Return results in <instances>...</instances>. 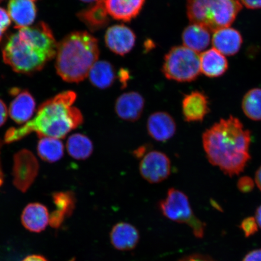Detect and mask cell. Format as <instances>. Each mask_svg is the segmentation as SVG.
I'll use <instances>...</instances> for the list:
<instances>
[{
	"label": "cell",
	"instance_id": "1",
	"mask_svg": "<svg viewBox=\"0 0 261 261\" xmlns=\"http://www.w3.org/2000/svg\"><path fill=\"white\" fill-rule=\"evenodd\" d=\"M202 140L208 162L230 177L243 172L250 161L251 133L236 117L214 124Z\"/></svg>",
	"mask_w": 261,
	"mask_h": 261
},
{
	"label": "cell",
	"instance_id": "2",
	"mask_svg": "<svg viewBox=\"0 0 261 261\" xmlns=\"http://www.w3.org/2000/svg\"><path fill=\"white\" fill-rule=\"evenodd\" d=\"M76 97L74 91H66L45 101L39 107L34 119L18 128L8 130L6 143L18 141L33 132L37 133L40 138H64L84 122L83 114L73 106Z\"/></svg>",
	"mask_w": 261,
	"mask_h": 261
},
{
	"label": "cell",
	"instance_id": "3",
	"mask_svg": "<svg viewBox=\"0 0 261 261\" xmlns=\"http://www.w3.org/2000/svg\"><path fill=\"white\" fill-rule=\"evenodd\" d=\"M58 43L44 22L18 29L9 36L3 48V59L15 72L31 74L44 68L56 57Z\"/></svg>",
	"mask_w": 261,
	"mask_h": 261
},
{
	"label": "cell",
	"instance_id": "4",
	"mask_svg": "<svg viewBox=\"0 0 261 261\" xmlns=\"http://www.w3.org/2000/svg\"><path fill=\"white\" fill-rule=\"evenodd\" d=\"M99 57V43L90 33H71L58 44L55 67L67 83H79L89 75Z\"/></svg>",
	"mask_w": 261,
	"mask_h": 261
},
{
	"label": "cell",
	"instance_id": "5",
	"mask_svg": "<svg viewBox=\"0 0 261 261\" xmlns=\"http://www.w3.org/2000/svg\"><path fill=\"white\" fill-rule=\"evenodd\" d=\"M241 9L239 0H188L187 6L192 23L214 32L229 27Z\"/></svg>",
	"mask_w": 261,
	"mask_h": 261
},
{
	"label": "cell",
	"instance_id": "6",
	"mask_svg": "<svg viewBox=\"0 0 261 261\" xmlns=\"http://www.w3.org/2000/svg\"><path fill=\"white\" fill-rule=\"evenodd\" d=\"M162 71L168 80L193 81L201 73L200 55L184 45L172 47L166 55Z\"/></svg>",
	"mask_w": 261,
	"mask_h": 261
},
{
	"label": "cell",
	"instance_id": "7",
	"mask_svg": "<svg viewBox=\"0 0 261 261\" xmlns=\"http://www.w3.org/2000/svg\"><path fill=\"white\" fill-rule=\"evenodd\" d=\"M159 205L165 217L176 223L187 224L195 237H204L205 224L195 216L189 199L184 192L177 189H169L165 199L160 202Z\"/></svg>",
	"mask_w": 261,
	"mask_h": 261
},
{
	"label": "cell",
	"instance_id": "8",
	"mask_svg": "<svg viewBox=\"0 0 261 261\" xmlns=\"http://www.w3.org/2000/svg\"><path fill=\"white\" fill-rule=\"evenodd\" d=\"M139 171L142 177L150 184H159L171 174L170 159L161 151L148 152L140 162Z\"/></svg>",
	"mask_w": 261,
	"mask_h": 261
},
{
	"label": "cell",
	"instance_id": "9",
	"mask_svg": "<svg viewBox=\"0 0 261 261\" xmlns=\"http://www.w3.org/2000/svg\"><path fill=\"white\" fill-rule=\"evenodd\" d=\"M39 171L37 159L31 151L23 149L14 156V184L22 192L27 191L37 177Z\"/></svg>",
	"mask_w": 261,
	"mask_h": 261
},
{
	"label": "cell",
	"instance_id": "10",
	"mask_svg": "<svg viewBox=\"0 0 261 261\" xmlns=\"http://www.w3.org/2000/svg\"><path fill=\"white\" fill-rule=\"evenodd\" d=\"M136 37L132 29L124 24H116L108 29L105 35L107 47L113 53L123 56L135 47Z\"/></svg>",
	"mask_w": 261,
	"mask_h": 261
},
{
	"label": "cell",
	"instance_id": "11",
	"mask_svg": "<svg viewBox=\"0 0 261 261\" xmlns=\"http://www.w3.org/2000/svg\"><path fill=\"white\" fill-rule=\"evenodd\" d=\"M144 98L136 91L121 94L116 99L115 112L117 116L125 121H138L141 117L145 108Z\"/></svg>",
	"mask_w": 261,
	"mask_h": 261
},
{
	"label": "cell",
	"instance_id": "12",
	"mask_svg": "<svg viewBox=\"0 0 261 261\" xmlns=\"http://www.w3.org/2000/svg\"><path fill=\"white\" fill-rule=\"evenodd\" d=\"M149 136L160 142H167L175 135L177 125L173 117L166 112L152 113L148 117L146 124Z\"/></svg>",
	"mask_w": 261,
	"mask_h": 261
},
{
	"label": "cell",
	"instance_id": "13",
	"mask_svg": "<svg viewBox=\"0 0 261 261\" xmlns=\"http://www.w3.org/2000/svg\"><path fill=\"white\" fill-rule=\"evenodd\" d=\"M210 112L208 98L200 91H192L182 100V113L186 122H202Z\"/></svg>",
	"mask_w": 261,
	"mask_h": 261
},
{
	"label": "cell",
	"instance_id": "14",
	"mask_svg": "<svg viewBox=\"0 0 261 261\" xmlns=\"http://www.w3.org/2000/svg\"><path fill=\"white\" fill-rule=\"evenodd\" d=\"M146 0H104L110 17L129 22L141 12Z\"/></svg>",
	"mask_w": 261,
	"mask_h": 261
},
{
	"label": "cell",
	"instance_id": "15",
	"mask_svg": "<svg viewBox=\"0 0 261 261\" xmlns=\"http://www.w3.org/2000/svg\"><path fill=\"white\" fill-rule=\"evenodd\" d=\"M78 18L91 32L105 28L109 24L110 16L104 0H98L83 11L78 12Z\"/></svg>",
	"mask_w": 261,
	"mask_h": 261
},
{
	"label": "cell",
	"instance_id": "16",
	"mask_svg": "<svg viewBox=\"0 0 261 261\" xmlns=\"http://www.w3.org/2000/svg\"><path fill=\"white\" fill-rule=\"evenodd\" d=\"M7 11L17 29L29 27L37 16V8L33 0H10Z\"/></svg>",
	"mask_w": 261,
	"mask_h": 261
},
{
	"label": "cell",
	"instance_id": "17",
	"mask_svg": "<svg viewBox=\"0 0 261 261\" xmlns=\"http://www.w3.org/2000/svg\"><path fill=\"white\" fill-rule=\"evenodd\" d=\"M242 44L243 38L240 33L229 27L215 31L212 38L214 48L227 56L237 54Z\"/></svg>",
	"mask_w": 261,
	"mask_h": 261
},
{
	"label": "cell",
	"instance_id": "18",
	"mask_svg": "<svg viewBox=\"0 0 261 261\" xmlns=\"http://www.w3.org/2000/svg\"><path fill=\"white\" fill-rule=\"evenodd\" d=\"M21 221L25 228L32 232H41L49 223V214L46 207L40 203H31L22 212Z\"/></svg>",
	"mask_w": 261,
	"mask_h": 261
},
{
	"label": "cell",
	"instance_id": "19",
	"mask_svg": "<svg viewBox=\"0 0 261 261\" xmlns=\"http://www.w3.org/2000/svg\"><path fill=\"white\" fill-rule=\"evenodd\" d=\"M111 241L117 250H129L134 249L139 240V231L133 225L119 223L115 225L110 233Z\"/></svg>",
	"mask_w": 261,
	"mask_h": 261
},
{
	"label": "cell",
	"instance_id": "20",
	"mask_svg": "<svg viewBox=\"0 0 261 261\" xmlns=\"http://www.w3.org/2000/svg\"><path fill=\"white\" fill-rule=\"evenodd\" d=\"M54 201L56 210L49 217V223L52 227L58 228L65 218L73 213L76 203V198L72 192H61L54 194Z\"/></svg>",
	"mask_w": 261,
	"mask_h": 261
},
{
	"label": "cell",
	"instance_id": "21",
	"mask_svg": "<svg viewBox=\"0 0 261 261\" xmlns=\"http://www.w3.org/2000/svg\"><path fill=\"white\" fill-rule=\"evenodd\" d=\"M35 101L28 91H22L12 100L9 108V114L14 121L19 124L30 119L35 109Z\"/></svg>",
	"mask_w": 261,
	"mask_h": 261
},
{
	"label": "cell",
	"instance_id": "22",
	"mask_svg": "<svg viewBox=\"0 0 261 261\" xmlns=\"http://www.w3.org/2000/svg\"><path fill=\"white\" fill-rule=\"evenodd\" d=\"M210 31L201 25L192 23L182 34L184 45L197 53L206 48L211 42Z\"/></svg>",
	"mask_w": 261,
	"mask_h": 261
},
{
	"label": "cell",
	"instance_id": "23",
	"mask_svg": "<svg viewBox=\"0 0 261 261\" xmlns=\"http://www.w3.org/2000/svg\"><path fill=\"white\" fill-rule=\"evenodd\" d=\"M201 72L210 77L222 76L227 70L228 62L224 55L214 48L200 55Z\"/></svg>",
	"mask_w": 261,
	"mask_h": 261
},
{
	"label": "cell",
	"instance_id": "24",
	"mask_svg": "<svg viewBox=\"0 0 261 261\" xmlns=\"http://www.w3.org/2000/svg\"><path fill=\"white\" fill-rule=\"evenodd\" d=\"M88 77L94 87L106 89L112 86L115 80V70L109 62L97 61L91 68Z\"/></svg>",
	"mask_w": 261,
	"mask_h": 261
},
{
	"label": "cell",
	"instance_id": "25",
	"mask_svg": "<svg viewBox=\"0 0 261 261\" xmlns=\"http://www.w3.org/2000/svg\"><path fill=\"white\" fill-rule=\"evenodd\" d=\"M67 149L71 158L84 161L92 155L94 147L93 142L87 136L77 133L68 138Z\"/></svg>",
	"mask_w": 261,
	"mask_h": 261
},
{
	"label": "cell",
	"instance_id": "26",
	"mask_svg": "<svg viewBox=\"0 0 261 261\" xmlns=\"http://www.w3.org/2000/svg\"><path fill=\"white\" fill-rule=\"evenodd\" d=\"M38 153L44 161H58L64 155L63 143L58 139L41 138L38 145Z\"/></svg>",
	"mask_w": 261,
	"mask_h": 261
},
{
	"label": "cell",
	"instance_id": "27",
	"mask_svg": "<svg viewBox=\"0 0 261 261\" xmlns=\"http://www.w3.org/2000/svg\"><path fill=\"white\" fill-rule=\"evenodd\" d=\"M242 109L248 118L254 121H261V89L250 90L245 94Z\"/></svg>",
	"mask_w": 261,
	"mask_h": 261
},
{
	"label": "cell",
	"instance_id": "28",
	"mask_svg": "<svg viewBox=\"0 0 261 261\" xmlns=\"http://www.w3.org/2000/svg\"><path fill=\"white\" fill-rule=\"evenodd\" d=\"M240 227L246 237L253 236L258 230V225L257 224L255 218L252 217L245 218L241 222Z\"/></svg>",
	"mask_w": 261,
	"mask_h": 261
},
{
	"label": "cell",
	"instance_id": "29",
	"mask_svg": "<svg viewBox=\"0 0 261 261\" xmlns=\"http://www.w3.org/2000/svg\"><path fill=\"white\" fill-rule=\"evenodd\" d=\"M254 181L249 176H243L237 182V188L241 193L249 194L253 191L254 188Z\"/></svg>",
	"mask_w": 261,
	"mask_h": 261
},
{
	"label": "cell",
	"instance_id": "30",
	"mask_svg": "<svg viewBox=\"0 0 261 261\" xmlns=\"http://www.w3.org/2000/svg\"><path fill=\"white\" fill-rule=\"evenodd\" d=\"M11 24V19L6 10L0 8V42H1L3 35L8 30Z\"/></svg>",
	"mask_w": 261,
	"mask_h": 261
},
{
	"label": "cell",
	"instance_id": "31",
	"mask_svg": "<svg viewBox=\"0 0 261 261\" xmlns=\"http://www.w3.org/2000/svg\"><path fill=\"white\" fill-rule=\"evenodd\" d=\"M243 261H261V249H256L248 253Z\"/></svg>",
	"mask_w": 261,
	"mask_h": 261
},
{
	"label": "cell",
	"instance_id": "32",
	"mask_svg": "<svg viewBox=\"0 0 261 261\" xmlns=\"http://www.w3.org/2000/svg\"><path fill=\"white\" fill-rule=\"evenodd\" d=\"M8 117V109L3 101L0 99V126L5 123Z\"/></svg>",
	"mask_w": 261,
	"mask_h": 261
},
{
	"label": "cell",
	"instance_id": "33",
	"mask_svg": "<svg viewBox=\"0 0 261 261\" xmlns=\"http://www.w3.org/2000/svg\"><path fill=\"white\" fill-rule=\"evenodd\" d=\"M243 5L248 9H257L261 8V0H241Z\"/></svg>",
	"mask_w": 261,
	"mask_h": 261
},
{
	"label": "cell",
	"instance_id": "34",
	"mask_svg": "<svg viewBox=\"0 0 261 261\" xmlns=\"http://www.w3.org/2000/svg\"><path fill=\"white\" fill-rule=\"evenodd\" d=\"M179 261H215L214 260L208 256H204L200 255V254H197V255H193L185 257Z\"/></svg>",
	"mask_w": 261,
	"mask_h": 261
},
{
	"label": "cell",
	"instance_id": "35",
	"mask_svg": "<svg viewBox=\"0 0 261 261\" xmlns=\"http://www.w3.org/2000/svg\"><path fill=\"white\" fill-rule=\"evenodd\" d=\"M148 149V146H140L139 148L136 149L133 152V155L138 159H142L144 156L147 152L146 150Z\"/></svg>",
	"mask_w": 261,
	"mask_h": 261
},
{
	"label": "cell",
	"instance_id": "36",
	"mask_svg": "<svg viewBox=\"0 0 261 261\" xmlns=\"http://www.w3.org/2000/svg\"><path fill=\"white\" fill-rule=\"evenodd\" d=\"M22 261H48L44 257L40 255H34L29 256L26 257Z\"/></svg>",
	"mask_w": 261,
	"mask_h": 261
},
{
	"label": "cell",
	"instance_id": "37",
	"mask_svg": "<svg viewBox=\"0 0 261 261\" xmlns=\"http://www.w3.org/2000/svg\"><path fill=\"white\" fill-rule=\"evenodd\" d=\"M254 181H255L257 188H258L261 191V166L256 172Z\"/></svg>",
	"mask_w": 261,
	"mask_h": 261
},
{
	"label": "cell",
	"instance_id": "38",
	"mask_svg": "<svg viewBox=\"0 0 261 261\" xmlns=\"http://www.w3.org/2000/svg\"><path fill=\"white\" fill-rule=\"evenodd\" d=\"M119 74L120 81L125 82L123 84H125V82L129 79V73L128 71L126 70L122 69L120 70Z\"/></svg>",
	"mask_w": 261,
	"mask_h": 261
},
{
	"label": "cell",
	"instance_id": "39",
	"mask_svg": "<svg viewBox=\"0 0 261 261\" xmlns=\"http://www.w3.org/2000/svg\"><path fill=\"white\" fill-rule=\"evenodd\" d=\"M255 219L258 227L261 228V205L257 207L255 213Z\"/></svg>",
	"mask_w": 261,
	"mask_h": 261
},
{
	"label": "cell",
	"instance_id": "40",
	"mask_svg": "<svg viewBox=\"0 0 261 261\" xmlns=\"http://www.w3.org/2000/svg\"><path fill=\"white\" fill-rule=\"evenodd\" d=\"M3 182V174L2 171V168L1 165V162H0V187L2 185Z\"/></svg>",
	"mask_w": 261,
	"mask_h": 261
},
{
	"label": "cell",
	"instance_id": "41",
	"mask_svg": "<svg viewBox=\"0 0 261 261\" xmlns=\"http://www.w3.org/2000/svg\"><path fill=\"white\" fill-rule=\"evenodd\" d=\"M81 1L85 2V3H93L94 2L98 1V0H81Z\"/></svg>",
	"mask_w": 261,
	"mask_h": 261
},
{
	"label": "cell",
	"instance_id": "42",
	"mask_svg": "<svg viewBox=\"0 0 261 261\" xmlns=\"http://www.w3.org/2000/svg\"><path fill=\"white\" fill-rule=\"evenodd\" d=\"M3 0H0V3L2 2Z\"/></svg>",
	"mask_w": 261,
	"mask_h": 261
},
{
	"label": "cell",
	"instance_id": "43",
	"mask_svg": "<svg viewBox=\"0 0 261 261\" xmlns=\"http://www.w3.org/2000/svg\"><path fill=\"white\" fill-rule=\"evenodd\" d=\"M33 1H34H34H36V0H33Z\"/></svg>",
	"mask_w": 261,
	"mask_h": 261
},
{
	"label": "cell",
	"instance_id": "44",
	"mask_svg": "<svg viewBox=\"0 0 261 261\" xmlns=\"http://www.w3.org/2000/svg\"><path fill=\"white\" fill-rule=\"evenodd\" d=\"M71 261H73V260H71Z\"/></svg>",
	"mask_w": 261,
	"mask_h": 261
}]
</instances>
